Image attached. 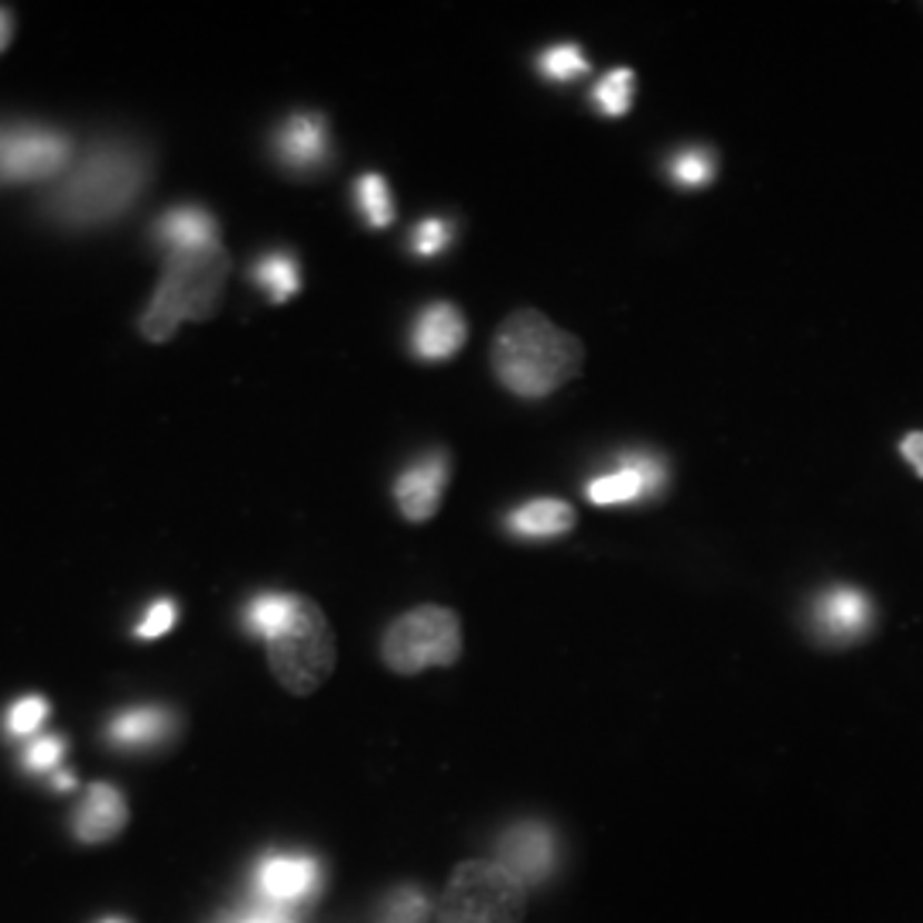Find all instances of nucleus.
<instances>
[{"mask_svg": "<svg viewBox=\"0 0 923 923\" xmlns=\"http://www.w3.org/2000/svg\"><path fill=\"white\" fill-rule=\"evenodd\" d=\"M814 626H817L821 639L835 643V646L859 639L872 626L869 595L859 588H848V585H835V588L821 592L814 603Z\"/></svg>", "mask_w": 923, "mask_h": 923, "instance_id": "nucleus-10", "label": "nucleus"}, {"mask_svg": "<svg viewBox=\"0 0 923 923\" xmlns=\"http://www.w3.org/2000/svg\"><path fill=\"white\" fill-rule=\"evenodd\" d=\"M175 619H178V606L171 603V598H155V603L148 606V613H145V619L137 623V636L141 639H158V636H165L171 626H175Z\"/></svg>", "mask_w": 923, "mask_h": 923, "instance_id": "nucleus-29", "label": "nucleus"}, {"mask_svg": "<svg viewBox=\"0 0 923 923\" xmlns=\"http://www.w3.org/2000/svg\"><path fill=\"white\" fill-rule=\"evenodd\" d=\"M56 787H59V791H69V787H72V776H69V773H56Z\"/></svg>", "mask_w": 923, "mask_h": 923, "instance_id": "nucleus-32", "label": "nucleus"}, {"mask_svg": "<svg viewBox=\"0 0 923 923\" xmlns=\"http://www.w3.org/2000/svg\"><path fill=\"white\" fill-rule=\"evenodd\" d=\"M274 155L288 171L311 175L329 161V123L315 113H298L274 133Z\"/></svg>", "mask_w": 923, "mask_h": 923, "instance_id": "nucleus-11", "label": "nucleus"}, {"mask_svg": "<svg viewBox=\"0 0 923 923\" xmlns=\"http://www.w3.org/2000/svg\"><path fill=\"white\" fill-rule=\"evenodd\" d=\"M667 486V466L657 451H626L619 466L606 476L588 483V499L595 506H623V503H646L661 496Z\"/></svg>", "mask_w": 923, "mask_h": 923, "instance_id": "nucleus-8", "label": "nucleus"}, {"mask_svg": "<svg viewBox=\"0 0 923 923\" xmlns=\"http://www.w3.org/2000/svg\"><path fill=\"white\" fill-rule=\"evenodd\" d=\"M295 603H298V595H291V592H260V595H254L247 603V609H244L247 633H254L267 643L277 629L285 626Z\"/></svg>", "mask_w": 923, "mask_h": 923, "instance_id": "nucleus-19", "label": "nucleus"}, {"mask_svg": "<svg viewBox=\"0 0 923 923\" xmlns=\"http://www.w3.org/2000/svg\"><path fill=\"white\" fill-rule=\"evenodd\" d=\"M380 657L400 677H414L428 667L458 664L462 657L458 613L445 606H418L397 616L380 639Z\"/></svg>", "mask_w": 923, "mask_h": 923, "instance_id": "nucleus-6", "label": "nucleus"}, {"mask_svg": "<svg viewBox=\"0 0 923 923\" xmlns=\"http://www.w3.org/2000/svg\"><path fill=\"white\" fill-rule=\"evenodd\" d=\"M247 923H277V920H270V916H254V920H247Z\"/></svg>", "mask_w": 923, "mask_h": 923, "instance_id": "nucleus-33", "label": "nucleus"}, {"mask_svg": "<svg viewBox=\"0 0 923 923\" xmlns=\"http://www.w3.org/2000/svg\"><path fill=\"white\" fill-rule=\"evenodd\" d=\"M575 527V510L565 499H530L506 514V530L520 540H550Z\"/></svg>", "mask_w": 923, "mask_h": 923, "instance_id": "nucleus-18", "label": "nucleus"}, {"mask_svg": "<svg viewBox=\"0 0 923 923\" xmlns=\"http://www.w3.org/2000/svg\"><path fill=\"white\" fill-rule=\"evenodd\" d=\"M527 886L496 859L458 862L438 900V923H524Z\"/></svg>", "mask_w": 923, "mask_h": 923, "instance_id": "nucleus-5", "label": "nucleus"}, {"mask_svg": "<svg viewBox=\"0 0 923 923\" xmlns=\"http://www.w3.org/2000/svg\"><path fill=\"white\" fill-rule=\"evenodd\" d=\"M151 181V161L133 145L92 148L44 199V212L66 229H97L120 219Z\"/></svg>", "mask_w": 923, "mask_h": 923, "instance_id": "nucleus-1", "label": "nucleus"}, {"mask_svg": "<svg viewBox=\"0 0 923 923\" xmlns=\"http://www.w3.org/2000/svg\"><path fill=\"white\" fill-rule=\"evenodd\" d=\"M380 923H428V896L418 886H400L384 900Z\"/></svg>", "mask_w": 923, "mask_h": 923, "instance_id": "nucleus-24", "label": "nucleus"}, {"mask_svg": "<svg viewBox=\"0 0 923 923\" xmlns=\"http://www.w3.org/2000/svg\"><path fill=\"white\" fill-rule=\"evenodd\" d=\"M267 661L281 687H288L298 698L311 695L329 681L336 667V636L326 613L311 598L298 595L285 626L267 639Z\"/></svg>", "mask_w": 923, "mask_h": 923, "instance_id": "nucleus-4", "label": "nucleus"}, {"mask_svg": "<svg viewBox=\"0 0 923 923\" xmlns=\"http://www.w3.org/2000/svg\"><path fill=\"white\" fill-rule=\"evenodd\" d=\"M496 862L517 875V880L527 886V883H537L547 875L550 862H554V842H550V831L544 824H534V821H524L517 827H510L499 842V852H496Z\"/></svg>", "mask_w": 923, "mask_h": 923, "instance_id": "nucleus-13", "label": "nucleus"}, {"mask_svg": "<svg viewBox=\"0 0 923 923\" xmlns=\"http://www.w3.org/2000/svg\"><path fill=\"white\" fill-rule=\"evenodd\" d=\"M356 202L374 229H384L394 222V199H390V185L384 175H363L356 181Z\"/></svg>", "mask_w": 923, "mask_h": 923, "instance_id": "nucleus-22", "label": "nucleus"}, {"mask_svg": "<svg viewBox=\"0 0 923 923\" xmlns=\"http://www.w3.org/2000/svg\"><path fill=\"white\" fill-rule=\"evenodd\" d=\"M8 41H11V18L8 11H0V52L8 49Z\"/></svg>", "mask_w": 923, "mask_h": 923, "instance_id": "nucleus-31", "label": "nucleus"}, {"mask_svg": "<svg viewBox=\"0 0 923 923\" xmlns=\"http://www.w3.org/2000/svg\"><path fill=\"white\" fill-rule=\"evenodd\" d=\"M62 753H66V743L59 735H41L24 750V766L31 773H52L62 763Z\"/></svg>", "mask_w": 923, "mask_h": 923, "instance_id": "nucleus-28", "label": "nucleus"}, {"mask_svg": "<svg viewBox=\"0 0 923 923\" xmlns=\"http://www.w3.org/2000/svg\"><path fill=\"white\" fill-rule=\"evenodd\" d=\"M72 141L56 127H0V185L59 178L72 161Z\"/></svg>", "mask_w": 923, "mask_h": 923, "instance_id": "nucleus-7", "label": "nucleus"}, {"mask_svg": "<svg viewBox=\"0 0 923 923\" xmlns=\"http://www.w3.org/2000/svg\"><path fill=\"white\" fill-rule=\"evenodd\" d=\"M466 336H469L466 315L448 301H435L418 318H414L410 353L418 359H425V363H441V359H448L462 349Z\"/></svg>", "mask_w": 923, "mask_h": 923, "instance_id": "nucleus-12", "label": "nucleus"}, {"mask_svg": "<svg viewBox=\"0 0 923 923\" xmlns=\"http://www.w3.org/2000/svg\"><path fill=\"white\" fill-rule=\"evenodd\" d=\"M633 92H636V76L633 69L619 66L613 72H606L595 86V107L606 117H626L633 107Z\"/></svg>", "mask_w": 923, "mask_h": 923, "instance_id": "nucleus-21", "label": "nucleus"}, {"mask_svg": "<svg viewBox=\"0 0 923 923\" xmlns=\"http://www.w3.org/2000/svg\"><path fill=\"white\" fill-rule=\"evenodd\" d=\"M448 486V451H428L421 458H414L410 466L397 476L394 483V499L400 506V514L414 524L431 520L441 506Z\"/></svg>", "mask_w": 923, "mask_h": 923, "instance_id": "nucleus-9", "label": "nucleus"}, {"mask_svg": "<svg viewBox=\"0 0 923 923\" xmlns=\"http://www.w3.org/2000/svg\"><path fill=\"white\" fill-rule=\"evenodd\" d=\"M257 886L274 903L305 900L318 886V865L311 859H298V855H274L260 865Z\"/></svg>", "mask_w": 923, "mask_h": 923, "instance_id": "nucleus-16", "label": "nucleus"}, {"mask_svg": "<svg viewBox=\"0 0 923 923\" xmlns=\"http://www.w3.org/2000/svg\"><path fill=\"white\" fill-rule=\"evenodd\" d=\"M49 718V702L44 698H38V695H28V698H18L11 708H8V718H4V725H8V732L11 735H34L38 728H41V722Z\"/></svg>", "mask_w": 923, "mask_h": 923, "instance_id": "nucleus-26", "label": "nucleus"}, {"mask_svg": "<svg viewBox=\"0 0 923 923\" xmlns=\"http://www.w3.org/2000/svg\"><path fill=\"white\" fill-rule=\"evenodd\" d=\"M493 374L524 400L550 397L578 377L585 349L582 339L558 329L537 308H517L493 336Z\"/></svg>", "mask_w": 923, "mask_h": 923, "instance_id": "nucleus-2", "label": "nucleus"}, {"mask_svg": "<svg viewBox=\"0 0 923 923\" xmlns=\"http://www.w3.org/2000/svg\"><path fill=\"white\" fill-rule=\"evenodd\" d=\"M155 237L168 254L199 250V247L219 244V226H216L212 212H206L202 206H175L158 219Z\"/></svg>", "mask_w": 923, "mask_h": 923, "instance_id": "nucleus-17", "label": "nucleus"}, {"mask_svg": "<svg viewBox=\"0 0 923 923\" xmlns=\"http://www.w3.org/2000/svg\"><path fill=\"white\" fill-rule=\"evenodd\" d=\"M100 923H123V920H117V916H110V920H100Z\"/></svg>", "mask_w": 923, "mask_h": 923, "instance_id": "nucleus-34", "label": "nucleus"}, {"mask_svg": "<svg viewBox=\"0 0 923 923\" xmlns=\"http://www.w3.org/2000/svg\"><path fill=\"white\" fill-rule=\"evenodd\" d=\"M537 69H540V76H547L554 82H572V79L588 72V59L582 56L578 44L565 41V44H554V49H547L537 59Z\"/></svg>", "mask_w": 923, "mask_h": 923, "instance_id": "nucleus-25", "label": "nucleus"}, {"mask_svg": "<svg viewBox=\"0 0 923 923\" xmlns=\"http://www.w3.org/2000/svg\"><path fill=\"white\" fill-rule=\"evenodd\" d=\"M451 240V226L445 219H425L414 226V237H410V247L418 257H438Z\"/></svg>", "mask_w": 923, "mask_h": 923, "instance_id": "nucleus-27", "label": "nucleus"}, {"mask_svg": "<svg viewBox=\"0 0 923 923\" xmlns=\"http://www.w3.org/2000/svg\"><path fill=\"white\" fill-rule=\"evenodd\" d=\"M175 715L158 705H137L110 718L107 738L117 750H155L175 732Z\"/></svg>", "mask_w": 923, "mask_h": 923, "instance_id": "nucleus-15", "label": "nucleus"}, {"mask_svg": "<svg viewBox=\"0 0 923 923\" xmlns=\"http://www.w3.org/2000/svg\"><path fill=\"white\" fill-rule=\"evenodd\" d=\"M900 451H903V458L910 462V466H913V469L920 473V479H923V431L906 435L903 445H900Z\"/></svg>", "mask_w": 923, "mask_h": 923, "instance_id": "nucleus-30", "label": "nucleus"}, {"mask_svg": "<svg viewBox=\"0 0 923 923\" xmlns=\"http://www.w3.org/2000/svg\"><path fill=\"white\" fill-rule=\"evenodd\" d=\"M123 824H127L123 794L110 787V783H89L72 821L79 842H110L113 835H120Z\"/></svg>", "mask_w": 923, "mask_h": 923, "instance_id": "nucleus-14", "label": "nucleus"}, {"mask_svg": "<svg viewBox=\"0 0 923 923\" xmlns=\"http://www.w3.org/2000/svg\"><path fill=\"white\" fill-rule=\"evenodd\" d=\"M254 281L257 288L270 298V301H288L298 295L301 288V270H298V260L288 257V254H267L257 260L254 267Z\"/></svg>", "mask_w": 923, "mask_h": 923, "instance_id": "nucleus-20", "label": "nucleus"}, {"mask_svg": "<svg viewBox=\"0 0 923 923\" xmlns=\"http://www.w3.org/2000/svg\"><path fill=\"white\" fill-rule=\"evenodd\" d=\"M226 277L229 254L222 250V244L168 254L161 285L141 318V333L151 343H168L185 318H209L219 305Z\"/></svg>", "mask_w": 923, "mask_h": 923, "instance_id": "nucleus-3", "label": "nucleus"}, {"mask_svg": "<svg viewBox=\"0 0 923 923\" xmlns=\"http://www.w3.org/2000/svg\"><path fill=\"white\" fill-rule=\"evenodd\" d=\"M667 171L677 185H684V189H702V185H708L715 178L718 161L705 148H687V151H677L667 161Z\"/></svg>", "mask_w": 923, "mask_h": 923, "instance_id": "nucleus-23", "label": "nucleus"}]
</instances>
